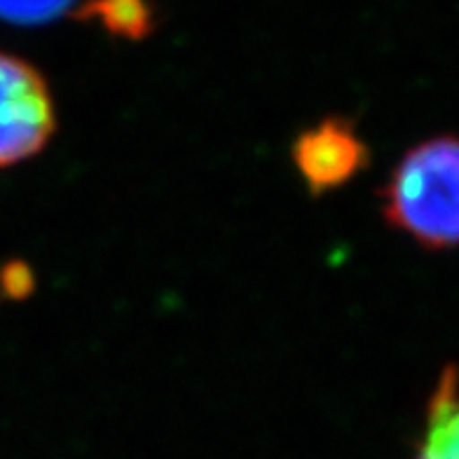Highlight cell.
I'll list each match as a JSON object with an SVG mask.
<instances>
[{"label":"cell","mask_w":459,"mask_h":459,"mask_svg":"<svg viewBox=\"0 0 459 459\" xmlns=\"http://www.w3.org/2000/svg\"><path fill=\"white\" fill-rule=\"evenodd\" d=\"M459 145L431 136L412 145L380 190L382 218L422 248L447 251L459 237Z\"/></svg>","instance_id":"1"},{"label":"cell","mask_w":459,"mask_h":459,"mask_svg":"<svg viewBox=\"0 0 459 459\" xmlns=\"http://www.w3.org/2000/svg\"><path fill=\"white\" fill-rule=\"evenodd\" d=\"M55 132L56 103L43 73L0 52V169L36 158Z\"/></svg>","instance_id":"2"},{"label":"cell","mask_w":459,"mask_h":459,"mask_svg":"<svg viewBox=\"0 0 459 459\" xmlns=\"http://www.w3.org/2000/svg\"><path fill=\"white\" fill-rule=\"evenodd\" d=\"M290 158L309 193L321 197L354 181L370 164V148L350 120L324 117L298 136Z\"/></svg>","instance_id":"3"},{"label":"cell","mask_w":459,"mask_h":459,"mask_svg":"<svg viewBox=\"0 0 459 459\" xmlns=\"http://www.w3.org/2000/svg\"><path fill=\"white\" fill-rule=\"evenodd\" d=\"M412 459H459L457 370L453 363H447L436 380Z\"/></svg>","instance_id":"4"},{"label":"cell","mask_w":459,"mask_h":459,"mask_svg":"<svg viewBox=\"0 0 459 459\" xmlns=\"http://www.w3.org/2000/svg\"><path fill=\"white\" fill-rule=\"evenodd\" d=\"M78 17L99 22L110 36L129 40H141L152 30V10L145 0H90Z\"/></svg>","instance_id":"5"},{"label":"cell","mask_w":459,"mask_h":459,"mask_svg":"<svg viewBox=\"0 0 459 459\" xmlns=\"http://www.w3.org/2000/svg\"><path fill=\"white\" fill-rule=\"evenodd\" d=\"M75 0H0V19L19 26H40L61 17Z\"/></svg>","instance_id":"6"},{"label":"cell","mask_w":459,"mask_h":459,"mask_svg":"<svg viewBox=\"0 0 459 459\" xmlns=\"http://www.w3.org/2000/svg\"><path fill=\"white\" fill-rule=\"evenodd\" d=\"M36 289V274L22 260H10L0 267V293L7 300H24Z\"/></svg>","instance_id":"7"}]
</instances>
